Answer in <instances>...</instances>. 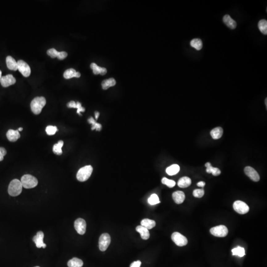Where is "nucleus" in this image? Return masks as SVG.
<instances>
[{
	"label": "nucleus",
	"mask_w": 267,
	"mask_h": 267,
	"mask_svg": "<svg viewBox=\"0 0 267 267\" xmlns=\"http://www.w3.org/2000/svg\"><path fill=\"white\" fill-rule=\"evenodd\" d=\"M46 104V100L43 97H36L31 102V111L35 115H39Z\"/></svg>",
	"instance_id": "obj_1"
},
{
	"label": "nucleus",
	"mask_w": 267,
	"mask_h": 267,
	"mask_svg": "<svg viewBox=\"0 0 267 267\" xmlns=\"http://www.w3.org/2000/svg\"><path fill=\"white\" fill-rule=\"evenodd\" d=\"M23 185L20 181L14 179L10 181L8 188V193L10 196H16L19 195L23 190Z\"/></svg>",
	"instance_id": "obj_2"
},
{
	"label": "nucleus",
	"mask_w": 267,
	"mask_h": 267,
	"mask_svg": "<svg viewBox=\"0 0 267 267\" xmlns=\"http://www.w3.org/2000/svg\"><path fill=\"white\" fill-rule=\"evenodd\" d=\"M93 170V168L91 165L85 166L80 168L76 176L77 180L80 181H86L91 176Z\"/></svg>",
	"instance_id": "obj_3"
},
{
	"label": "nucleus",
	"mask_w": 267,
	"mask_h": 267,
	"mask_svg": "<svg viewBox=\"0 0 267 267\" xmlns=\"http://www.w3.org/2000/svg\"><path fill=\"white\" fill-rule=\"evenodd\" d=\"M21 184L25 189H32L37 186L38 183L37 179L31 175L26 174L23 176L21 179Z\"/></svg>",
	"instance_id": "obj_4"
},
{
	"label": "nucleus",
	"mask_w": 267,
	"mask_h": 267,
	"mask_svg": "<svg viewBox=\"0 0 267 267\" xmlns=\"http://www.w3.org/2000/svg\"><path fill=\"white\" fill-rule=\"evenodd\" d=\"M210 232L214 236L224 237L227 236L228 234V229L224 225H220L211 228Z\"/></svg>",
	"instance_id": "obj_5"
},
{
	"label": "nucleus",
	"mask_w": 267,
	"mask_h": 267,
	"mask_svg": "<svg viewBox=\"0 0 267 267\" xmlns=\"http://www.w3.org/2000/svg\"><path fill=\"white\" fill-rule=\"evenodd\" d=\"M111 242V238L110 235L107 233L102 234L99 239V248L102 251H105L110 245Z\"/></svg>",
	"instance_id": "obj_6"
},
{
	"label": "nucleus",
	"mask_w": 267,
	"mask_h": 267,
	"mask_svg": "<svg viewBox=\"0 0 267 267\" xmlns=\"http://www.w3.org/2000/svg\"><path fill=\"white\" fill-rule=\"evenodd\" d=\"M173 242L179 246H185L188 244V240L186 237L178 232L173 233L171 236Z\"/></svg>",
	"instance_id": "obj_7"
},
{
	"label": "nucleus",
	"mask_w": 267,
	"mask_h": 267,
	"mask_svg": "<svg viewBox=\"0 0 267 267\" xmlns=\"http://www.w3.org/2000/svg\"><path fill=\"white\" fill-rule=\"evenodd\" d=\"M234 210L240 214H245L249 210V206L243 201L237 200L233 204Z\"/></svg>",
	"instance_id": "obj_8"
},
{
	"label": "nucleus",
	"mask_w": 267,
	"mask_h": 267,
	"mask_svg": "<svg viewBox=\"0 0 267 267\" xmlns=\"http://www.w3.org/2000/svg\"><path fill=\"white\" fill-rule=\"evenodd\" d=\"M18 70L22 74L23 76L28 77L31 74V69L30 66L26 62L23 60H19L18 61Z\"/></svg>",
	"instance_id": "obj_9"
},
{
	"label": "nucleus",
	"mask_w": 267,
	"mask_h": 267,
	"mask_svg": "<svg viewBox=\"0 0 267 267\" xmlns=\"http://www.w3.org/2000/svg\"><path fill=\"white\" fill-rule=\"evenodd\" d=\"M74 227L80 235H84L86 231V223L84 219L78 218L75 221Z\"/></svg>",
	"instance_id": "obj_10"
},
{
	"label": "nucleus",
	"mask_w": 267,
	"mask_h": 267,
	"mask_svg": "<svg viewBox=\"0 0 267 267\" xmlns=\"http://www.w3.org/2000/svg\"><path fill=\"white\" fill-rule=\"evenodd\" d=\"M244 173L253 181L257 182L260 180V176L258 173L251 167H246L244 168Z\"/></svg>",
	"instance_id": "obj_11"
},
{
	"label": "nucleus",
	"mask_w": 267,
	"mask_h": 267,
	"mask_svg": "<svg viewBox=\"0 0 267 267\" xmlns=\"http://www.w3.org/2000/svg\"><path fill=\"white\" fill-rule=\"evenodd\" d=\"M0 82L2 86L4 87H8L9 86L15 84L16 82V79L13 76V75L8 74L6 76L2 77L0 80Z\"/></svg>",
	"instance_id": "obj_12"
},
{
	"label": "nucleus",
	"mask_w": 267,
	"mask_h": 267,
	"mask_svg": "<svg viewBox=\"0 0 267 267\" xmlns=\"http://www.w3.org/2000/svg\"><path fill=\"white\" fill-rule=\"evenodd\" d=\"M44 237V234L42 231L38 232L37 233V235L34 236L33 240L35 242L36 247L37 248H40L41 247H43V248H45V247H46V244H44L43 242Z\"/></svg>",
	"instance_id": "obj_13"
},
{
	"label": "nucleus",
	"mask_w": 267,
	"mask_h": 267,
	"mask_svg": "<svg viewBox=\"0 0 267 267\" xmlns=\"http://www.w3.org/2000/svg\"><path fill=\"white\" fill-rule=\"evenodd\" d=\"M6 137L10 142H16L20 137L19 131L10 129L6 133Z\"/></svg>",
	"instance_id": "obj_14"
},
{
	"label": "nucleus",
	"mask_w": 267,
	"mask_h": 267,
	"mask_svg": "<svg viewBox=\"0 0 267 267\" xmlns=\"http://www.w3.org/2000/svg\"><path fill=\"white\" fill-rule=\"evenodd\" d=\"M173 200L176 203L180 204L182 203L185 199V194L181 191H177L172 194Z\"/></svg>",
	"instance_id": "obj_15"
},
{
	"label": "nucleus",
	"mask_w": 267,
	"mask_h": 267,
	"mask_svg": "<svg viewBox=\"0 0 267 267\" xmlns=\"http://www.w3.org/2000/svg\"><path fill=\"white\" fill-rule=\"evenodd\" d=\"M223 20L224 23L230 28L234 29L236 27V21L234 20L229 15H226L223 17Z\"/></svg>",
	"instance_id": "obj_16"
},
{
	"label": "nucleus",
	"mask_w": 267,
	"mask_h": 267,
	"mask_svg": "<svg viewBox=\"0 0 267 267\" xmlns=\"http://www.w3.org/2000/svg\"><path fill=\"white\" fill-rule=\"evenodd\" d=\"M6 64L9 69L14 71H16L18 69V62L11 56L6 57Z\"/></svg>",
	"instance_id": "obj_17"
},
{
	"label": "nucleus",
	"mask_w": 267,
	"mask_h": 267,
	"mask_svg": "<svg viewBox=\"0 0 267 267\" xmlns=\"http://www.w3.org/2000/svg\"><path fill=\"white\" fill-rule=\"evenodd\" d=\"M64 76L65 79H69L73 77L79 78L81 76V74L79 72H76V70L74 69H70L66 70L64 72Z\"/></svg>",
	"instance_id": "obj_18"
},
{
	"label": "nucleus",
	"mask_w": 267,
	"mask_h": 267,
	"mask_svg": "<svg viewBox=\"0 0 267 267\" xmlns=\"http://www.w3.org/2000/svg\"><path fill=\"white\" fill-rule=\"evenodd\" d=\"M136 231L137 232L140 233L142 239L144 240H148L150 236L149 231L145 227H144L142 226H138L136 227Z\"/></svg>",
	"instance_id": "obj_19"
},
{
	"label": "nucleus",
	"mask_w": 267,
	"mask_h": 267,
	"mask_svg": "<svg viewBox=\"0 0 267 267\" xmlns=\"http://www.w3.org/2000/svg\"><path fill=\"white\" fill-rule=\"evenodd\" d=\"M205 166L207 168L206 169L207 173H209V174L212 173L213 175L214 176H218L220 175V174L221 173V172L219 168L212 166L210 162L206 163L205 164Z\"/></svg>",
	"instance_id": "obj_20"
},
{
	"label": "nucleus",
	"mask_w": 267,
	"mask_h": 267,
	"mask_svg": "<svg viewBox=\"0 0 267 267\" xmlns=\"http://www.w3.org/2000/svg\"><path fill=\"white\" fill-rule=\"evenodd\" d=\"M91 68L93 70L94 74L98 75L100 74L102 75H104L106 73V69H105L104 67H99L94 63L91 64Z\"/></svg>",
	"instance_id": "obj_21"
},
{
	"label": "nucleus",
	"mask_w": 267,
	"mask_h": 267,
	"mask_svg": "<svg viewBox=\"0 0 267 267\" xmlns=\"http://www.w3.org/2000/svg\"><path fill=\"white\" fill-rule=\"evenodd\" d=\"M223 134V129L221 127L214 128L210 132L211 137L214 140L219 139L221 138Z\"/></svg>",
	"instance_id": "obj_22"
},
{
	"label": "nucleus",
	"mask_w": 267,
	"mask_h": 267,
	"mask_svg": "<svg viewBox=\"0 0 267 267\" xmlns=\"http://www.w3.org/2000/svg\"><path fill=\"white\" fill-rule=\"evenodd\" d=\"M191 181L188 177H184L181 178L178 182V185L181 188H187L191 185Z\"/></svg>",
	"instance_id": "obj_23"
},
{
	"label": "nucleus",
	"mask_w": 267,
	"mask_h": 267,
	"mask_svg": "<svg viewBox=\"0 0 267 267\" xmlns=\"http://www.w3.org/2000/svg\"><path fill=\"white\" fill-rule=\"evenodd\" d=\"M141 226L145 227L148 230L152 229L156 225V223L154 220H150L149 219H143L140 223Z\"/></svg>",
	"instance_id": "obj_24"
},
{
	"label": "nucleus",
	"mask_w": 267,
	"mask_h": 267,
	"mask_svg": "<svg viewBox=\"0 0 267 267\" xmlns=\"http://www.w3.org/2000/svg\"><path fill=\"white\" fill-rule=\"evenodd\" d=\"M67 265L69 267H82L83 265V262L82 260L74 257L70 260L68 262Z\"/></svg>",
	"instance_id": "obj_25"
},
{
	"label": "nucleus",
	"mask_w": 267,
	"mask_h": 267,
	"mask_svg": "<svg viewBox=\"0 0 267 267\" xmlns=\"http://www.w3.org/2000/svg\"><path fill=\"white\" fill-rule=\"evenodd\" d=\"M116 84L115 80L112 78L104 80L102 83V88L103 90L108 89L110 87H113Z\"/></svg>",
	"instance_id": "obj_26"
},
{
	"label": "nucleus",
	"mask_w": 267,
	"mask_h": 267,
	"mask_svg": "<svg viewBox=\"0 0 267 267\" xmlns=\"http://www.w3.org/2000/svg\"><path fill=\"white\" fill-rule=\"evenodd\" d=\"M180 166L177 164H173L167 168L166 173L170 176H173L177 174L180 171Z\"/></svg>",
	"instance_id": "obj_27"
},
{
	"label": "nucleus",
	"mask_w": 267,
	"mask_h": 267,
	"mask_svg": "<svg viewBox=\"0 0 267 267\" xmlns=\"http://www.w3.org/2000/svg\"><path fill=\"white\" fill-rule=\"evenodd\" d=\"M190 45L192 47L195 48L196 50L199 51L202 48V42L200 40V39H194L191 40L190 42Z\"/></svg>",
	"instance_id": "obj_28"
},
{
	"label": "nucleus",
	"mask_w": 267,
	"mask_h": 267,
	"mask_svg": "<svg viewBox=\"0 0 267 267\" xmlns=\"http://www.w3.org/2000/svg\"><path fill=\"white\" fill-rule=\"evenodd\" d=\"M259 29L262 33L264 35L267 34V21L266 19H262L260 20L258 24Z\"/></svg>",
	"instance_id": "obj_29"
},
{
	"label": "nucleus",
	"mask_w": 267,
	"mask_h": 267,
	"mask_svg": "<svg viewBox=\"0 0 267 267\" xmlns=\"http://www.w3.org/2000/svg\"><path fill=\"white\" fill-rule=\"evenodd\" d=\"M64 145V142L62 140H60L57 144L53 145V152L57 155H61L62 154V147Z\"/></svg>",
	"instance_id": "obj_30"
},
{
	"label": "nucleus",
	"mask_w": 267,
	"mask_h": 267,
	"mask_svg": "<svg viewBox=\"0 0 267 267\" xmlns=\"http://www.w3.org/2000/svg\"><path fill=\"white\" fill-rule=\"evenodd\" d=\"M232 255H237L240 257H244L245 254L244 248L240 246H237L236 248L232 249Z\"/></svg>",
	"instance_id": "obj_31"
},
{
	"label": "nucleus",
	"mask_w": 267,
	"mask_h": 267,
	"mask_svg": "<svg viewBox=\"0 0 267 267\" xmlns=\"http://www.w3.org/2000/svg\"><path fill=\"white\" fill-rule=\"evenodd\" d=\"M88 121V122L90 124H91L92 125V130H96L98 131L101 130V129H102V125L99 123H97L93 117H91L89 118Z\"/></svg>",
	"instance_id": "obj_32"
},
{
	"label": "nucleus",
	"mask_w": 267,
	"mask_h": 267,
	"mask_svg": "<svg viewBox=\"0 0 267 267\" xmlns=\"http://www.w3.org/2000/svg\"><path fill=\"white\" fill-rule=\"evenodd\" d=\"M148 202L150 205H154L159 203L160 201H159V198L157 194H152L150 196V198L148 199Z\"/></svg>",
	"instance_id": "obj_33"
},
{
	"label": "nucleus",
	"mask_w": 267,
	"mask_h": 267,
	"mask_svg": "<svg viewBox=\"0 0 267 267\" xmlns=\"http://www.w3.org/2000/svg\"><path fill=\"white\" fill-rule=\"evenodd\" d=\"M161 182L162 184L165 185L169 188H173L176 185V182L174 181L169 180L165 177H164L162 179Z\"/></svg>",
	"instance_id": "obj_34"
},
{
	"label": "nucleus",
	"mask_w": 267,
	"mask_h": 267,
	"mask_svg": "<svg viewBox=\"0 0 267 267\" xmlns=\"http://www.w3.org/2000/svg\"><path fill=\"white\" fill-rule=\"evenodd\" d=\"M57 131L58 130H57V127L56 126H48L46 129V133L48 135L50 136L55 135Z\"/></svg>",
	"instance_id": "obj_35"
},
{
	"label": "nucleus",
	"mask_w": 267,
	"mask_h": 267,
	"mask_svg": "<svg viewBox=\"0 0 267 267\" xmlns=\"http://www.w3.org/2000/svg\"><path fill=\"white\" fill-rule=\"evenodd\" d=\"M47 54L52 58L58 57L60 55V52L56 51L55 48H51L47 51Z\"/></svg>",
	"instance_id": "obj_36"
},
{
	"label": "nucleus",
	"mask_w": 267,
	"mask_h": 267,
	"mask_svg": "<svg viewBox=\"0 0 267 267\" xmlns=\"http://www.w3.org/2000/svg\"><path fill=\"white\" fill-rule=\"evenodd\" d=\"M204 194V190L203 189H196L193 191V195L195 198H202Z\"/></svg>",
	"instance_id": "obj_37"
},
{
	"label": "nucleus",
	"mask_w": 267,
	"mask_h": 267,
	"mask_svg": "<svg viewBox=\"0 0 267 267\" xmlns=\"http://www.w3.org/2000/svg\"><path fill=\"white\" fill-rule=\"evenodd\" d=\"M76 108L77 109V113L79 114L80 115H81L80 112H84L85 111V109L82 106L81 103L78 102H76Z\"/></svg>",
	"instance_id": "obj_38"
},
{
	"label": "nucleus",
	"mask_w": 267,
	"mask_h": 267,
	"mask_svg": "<svg viewBox=\"0 0 267 267\" xmlns=\"http://www.w3.org/2000/svg\"><path fill=\"white\" fill-rule=\"evenodd\" d=\"M6 151L5 148L0 147V161L4 159V157L6 155Z\"/></svg>",
	"instance_id": "obj_39"
},
{
	"label": "nucleus",
	"mask_w": 267,
	"mask_h": 267,
	"mask_svg": "<svg viewBox=\"0 0 267 267\" xmlns=\"http://www.w3.org/2000/svg\"><path fill=\"white\" fill-rule=\"evenodd\" d=\"M67 56V53L65 52H60V55L57 57V59L60 60H63L65 59Z\"/></svg>",
	"instance_id": "obj_40"
},
{
	"label": "nucleus",
	"mask_w": 267,
	"mask_h": 267,
	"mask_svg": "<svg viewBox=\"0 0 267 267\" xmlns=\"http://www.w3.org/2000/svg\"><path fill=\"white\" fill-rule=\"evenodd\" d=\"M67 106L69 108H76V102L74 101H71L67 103Z\"/></svg>",
	"instance_id": "obj_41"
},
{
	"label": "nucleus",
	"mask_w": 267,
	"mask_h": 267,
	"mask_svg": "<svg viewBox=\"0 0 267 267\" xmlns=\"http://www.w3.org/2000/svg\"><path fill=\"white\" fill-rule=\"evenodd\" d=\"M141 264L142 263L140 261H135L131 264L130 267H140Z\"/></svg>",
	"instance_id": "obj_42"
},
{
	"label": "nucleus",
	"mask_w": 267,
	"mask_h": 267,
	"mask_svg": "<svg viewBox=\"0 0 267 267\" xmlns=\"http://www.w3.org/2000/svg\"><path fill=\"white\" fill-rule=\"evenodd\" d=\"M205 182H204V181H199V183H198V184H197V186H199V187H202V188H203V187H204V186H205Z\"/></svg>",
	"instance_id": "obj_43"
},
{
	"label": "nucleus",
	"mask_w": 267,
	"mask_h": 267,
	"mask_svg": "<svg viewBox=\"0 0 267 267\" xmlns=\"http://www.w3.org/2000/svg\"><path fill=\"white\" fill-rule=\"evenodd\" d=\"M94 115H95V117H96V119H98V116H99V112L96 111V112H95V114H94Z\"/></svg>",
	"instance_id": "obj_44"
},
{
	"label": "nucleus",
	"mask_w": 267,
	"mask_h": 267,
	"mask_svg": "<svg viewBox=\"0 0 267 267\" xmlns=\"http://www.w3.org/2000/svg\"><path fill=\"white\" fill-rule=\"evenodd\" d=\"M23 128L20 127V128H19V129H18V130L19 131V132H20V131H23Z\"/></svg>",
	"instance_id": "obj_45"
},
{
	"label": "nucleus",
	"mask_w": 267,
	"mask_h": 267,
	"mask_svg": "<svg viewBox=\"0 0 267 267\" xmlns=\"http://www.w3.org/2000/svg\"><path fill=\"white\" fill-rule=\"evenodd\" d=\"M267 98H266V99H265V104H266V107L267 106Z\"/></svg>",
	"instance_id": "obj_46"
},
{
	"label": "nucleus",
	"mask_w": 267,
	"mask_h": 267,
	"mask_svg": "<svg viewBox=\"0 0 267 267\" xmlns=\"http://www.w3.org/2000/svg\"><path fill=\"white\" fill-rule=\"evenodd\" d=\"M2 78V71L0 70V80Z\"/></svg>",
	"instance_id": "obj_47"
},
{
	"label": "nucleus",
	"mask_w": 267,
	"mask_h": 267,
	"mask_svg": "<svg viewBox=\"0 0 267 267\" xmlns=\"http://www.w3.org/2000/svg\"><path fill=\"white\" fill-rule=\"evenodd\" d=\"M38 267V266H37V267Z\"/></svg>",
	"instance_id": "obj_48"
}]
</instances>
